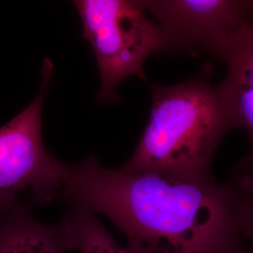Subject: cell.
<instances>
[{
    "mask_svg": "<svg viewBox=\"0 0 253 253\" xmlns=\"http://www.w3.org/2000/svg\"><path fill=\"white\" fill-rule=\"evenodd\" d=\"M246 166L217 184L109 169L92 155L61 162L60 198L108 217L134 253H253V177Z\"/></svg>",
    "mask_w": 253,
    "mask_h": 253,
    "instance_id": "6da1fadb",
    "label": "cell"
},
{
    "mask_svg": "<svg viewBox=\"0 0 253 253\" xmlns=\"http://www.w3.org/2000/svg\"><path fill=\"white\" fill-rule=\"evenodd\" d=\"M205 67L194 78L173 85H151L147 125L126 172H155L191 179L212 178L219 143L231 129Z\"/></svg>",
    "mask_w": 253,
    "mask_h": 253,
    "instance_id": "7a4b0ae2",
    "label": "cell"
},
{
    "mask_svg": "<svg viewBox=\"0 0 253 253\" xmlns=\"http://www.w3.org/2000/svg\"><path fill=\"white\" fill-rule=\"evenodd\" d=\"M82 36L90 43L100 72V102H118L119 84L127 77L145 78L147 57L167 52L163 31L139 1L76 0Z\"/></svg>",
    "mask_w": 253,
    "mask_h": 253,
    "instance_id": "3957f363",
    "label": "cell"
},
{
    "mask_svg": "<svg viewBox=\"0 0 253 253\" xmlns=\"http://www.w3.org/2000/svg\"><path fill=\"white\" fill-rule=\"evenodd\" d=\"M54 73L45 58L36 98L0 127V206L45 205L60 198V163L42 141V112Z\"/></svg>",
    "mask_w": 253,
    "mask_h": 253,
    "instance_id": "277c9868",
    "label": "cell"
},
{
    "mask_svg": "<svg viewBox=\"0 0 253 253\" xmlns=\"http://www.w3.org/2000/svg\"><path fill=\"white\" fill-rule=\"evenodd\" d=\"M145 12L157 20L167 52L190 55L212 54L226 38L250 24L253 1L145 0Z\"/></svg>",
    "mask_w": 253,
    "mask_h": 253,
    "instance_id": "5b68a950",
    "label": "cell"
},
{
    "mask_svg": "<svg viewBox=\"0 0 253 253\" xmlns=\"http://www.w3.org/2000/svg\"><path fill=\"white\" fill-rule=\"evenodd\" d=\"M227 67L215 87L231 128L241 127L253 141V28L248 24L226 38L212 53Z\"/></svg>",
    "mask_w": 253,
    "mask_h": 253,
    "instance_id": "8992f818",
    "label": "cell"
},
{
    "mask_svg": "<svg viewBox=\"0 0 253 253\" xmlns=\"http://www.w3.org/2000/svg\"><path fill=\"white\" fill-rule=\"evenodd\" d=\"M61 227L37 221L27 205L0 206V253H64Z\"/></svg>",
    "mask_w": 253,
    "mask_h": 253,
    "instance_id": "52a82bcc",
    "label": "cell"
},
{
    "mask_svg": "<svg viewBox=\"0 0 253 253\" xmlns=\"http://www.w3.org/2000/svg\"><path fill=\"white\" fill-rule=\"evenodd\" d=\"M59 225L68 250H77L80 253H134L118 244L88 209L71 205Z\"/></svg>",
    "mask_w": 253,
    "mask_h": 253,
    "instance_id": "ba28073f",
    "label": "cell"
}]
</instances>
